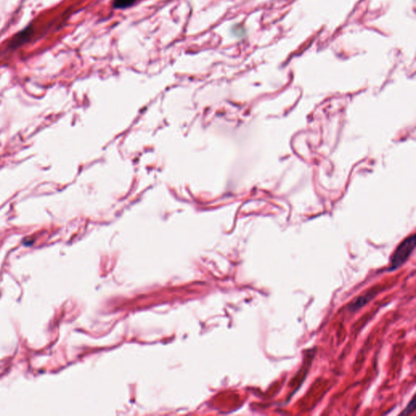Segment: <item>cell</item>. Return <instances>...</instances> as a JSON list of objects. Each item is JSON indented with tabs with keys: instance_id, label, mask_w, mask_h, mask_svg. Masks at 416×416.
<instances>
[{
	"instance_id": "cell-2",
	"label": "cell",
	"mask_w": 416,
	"mask_h": 416,
	"mask_svg": "<svg viewBox=\"0 0 416 416\" xmlns=\"http://www.w3.org/2000/svg\"><path fill=\"white\" fill-rule=\"evenodd\" d=\"M137 0H114L113 8L116 9H125L132 7Z\"/></svg>"
},
{
	"instance_id": "cell-1",
	"label": "cell",
	"mask_w": 416,
	"mask_h": 416,
	"mask_svg": "<svg viewBox=\"0 0 416 416\" xmlns=\"http://www.w3.org/2000/svg\"><path fill=\"white\" fill-rule=\"evenodd\" d=\"M416 237L413 234L407 237L397 247L390 259V271H394L401 267L410 258L416 248Z\"/></svg>"
},
{
	"instance_id": "cell-3",
	"label": "cell",
	"mask_w": 416,
	"mask_h": 416,
	"mask_svg": "<svg viewBox=\"0 0 416 416\" xmlns=\"http://www.w3.org/2000/svg\"><path fill=\"white\" fill-rule=\"evenodd\" d=\"M415 399H416V398L414 396L413 399H411V402L407 405L405 410L401 412V415L409 416V415L413 413L415 410H416V401H415Z\"/></svg>"
}]
</instances>
